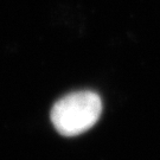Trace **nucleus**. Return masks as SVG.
<instances>
[{"mask_svg": "<svg viewBox=\"0 0 160 160\" xmlns=\"http://www.w3.org/2000/svg\"><path fill=\"white\" fill-rule=\"evenodd\" d=\"M102 113V101L96 92L83 90L65 95L53 104L51 122L64 137H76L90 129Z\"/></svg>", "mask_w": 160, "mask_h": 160, "instance_id": "nucleus-1", "label": "nucleus"}]
</instances>
